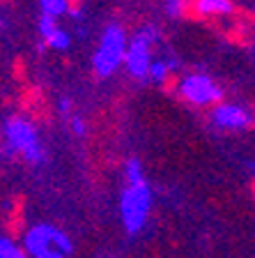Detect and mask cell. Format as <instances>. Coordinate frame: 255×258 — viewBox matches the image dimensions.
I'll use <instances>...</instances> for the list:
<instances>
[{"label": "cell", "mask_w": 255, "mask_h": 258, "mask_svg": "<svg viewBox=\"0 0 255 258\" xmlns=\"http://www.w3.org/2000/svg\"><path fill=\"white\" fill-rule=\"evenodd\" d=\"M124 60H127L129 72H131L133 76L143 79L149 72V44L138 37L136 42H131V48L124 53Z\"/></svg>", "instance_id": "7"}, {"label": "cell", "mask_w": 255, "mask_h": 258, "mask_svg": "<svg viewBox=\"0 0 255 258\" xmlns=\"http://www.w3.org/2000/svg\"><path fill=\"white\" fill-rule=\"evenodd\" d=\"M35 258H64V253L60 249H44L42 253H37Z\"/></svg>", "instance_id": "16"}, {"label": "cell", "mask_w": 255, "mask_h": 258, "mask_svg": "<svg viewBox=\"0 0 255 258\" xmlns=\"http://www.w3.org/2000/svg\"><path fill=\"white\" fill-rule=\"evenodd\" d=\"M44 42H46V46H51V48H60V51L69 46V37H67V32H62L60 28H58L55 32H51L48 37H44Z\"/></svg>", "instance_id": "11"}, {"label": "cell", "mask_w": 255, "mask_h": 258, "mask_svg": "<svg viewBox=\"0 0 255 258\" xmlns=\"http://www.w3.org/2000/svg\"><path fill=\"white\" fill-rule=\"evenodd\" d=\"M198 7L209 21H216L218 16H225L234 10V3L232 0H198Z\"/></svg>", "instance_id": "8"}, {"label": "cell", "mask_w": 255, "mask_h": 258, "mask_svg": "<svg viewBox=\"0 0 255 258\" xmlns=\"http://www.w3.org/2000/svg\"><path fill=\"white\" fill-rule=\"evenodd\" d=\"M23 244H26V251L30 253L32 258L37 256V253H42L44 249H60L64 256L71 253V249H74L69 237L48 224L30 228V231L26 233V237H23Z\"/></svg>", "instance_id": "4"}, {"label": "cell", "mask_w": 255, "mask_h": 258, "mask_svg": "<svg viewBox=\"0 0 255 258\" xmlns=\"http://www.w3.org/2000/svg\"><path fill=\"white\" fill-rule=\"evenodd\" d=\"M64 3V12H69L71 16H80L83 12V0H62Z\"/></svg>", "instance_id": "15"}, {"label": "cell", "mask_w": 255, "mask_h": 258, "mask_svg": "<svg viewBox=\"0 0 255 258\" xmlns=\"http://www.w3.org/2000/svg\"><path fill=\"white\" fill-rule=\"evenodd\" d=\"M69 108H71V102H69V99H67V97H64L62 102H60V111H62V113H67V111H69Z\"/></svg>", "instance_id": "18"}, {"label": "cell", "mask_w": 255, "mask_h": 258, "mask_svg": "<svg viewBox=\"0 0 255 258\" xmlns=\"http://www.w3.org/2000/svg\"><path fill=\"white\" fill-rule=\"evenodd\" d=\"M214 122L223 129H244L250 124V115L237 104H221L214 111Z\"/></svg>", "instance_id": "6"}, {"label": "cell", "mask_w": 255, "mask_h": 258, "mask_svg": "<svg viewBox=\"0 0 255 258\" xmlns=\"http://www.w3.org/2000/svg\"><path fill=\"white\" fill-rule=\"evenodd\" d=\"M180 92L184 99H189L191 104H198V106L214 104L223 97V90H221L209 76H202V74H193V76L182 79Z\"/></svg>", "instance_id": "5"}, {"label": "cell", "mask_w": 255, "mask_h": 258, "mask_svg": "<svg viewBox=\"0 0 255 258\" xmlns=\"http://www.w3.org/2000/svg\"><path fill=\"white\" fill-rule=\"evenodd\" d=\"M127 180L129 184H136V182H145V175H143V166L140 161L133 157V159L127 161Z\"/></svg>", "instance_id": "10"}, {"label": "cell", "mask_w": 255, "mask_h": 258, "mask_svg": "<svg viewBox=\"0 0 255 258\" xmlns=\"http://www.w3.org/2000/svg\"><path fill=\"white\" fill-rule=\"evenodd\" d=\"M127 53V37L120 26H111L101 39V46L95 55V72L99 76H108L117 70V64L124 60Z\"/></svg>", "instance_id": "3"}, {"label": "cell", "mask_w": 255, "mask_h": 258, "mask_svg": "<svg viewBox=\"0 0 255 258\" xmlns=\"http://www.w3.org/2000/svg\"><path fill=\"white\" fill-rule=\"evenodd\" d=\"M170 72H173V70H170V67H168V62H154V64H149V72H147V74L152 76V79H154V81H159V83H163V81H165V76H168Z\"/></svg>", "instance_id": "13"}, {"label": "cell", "mask_w": 255, "mask_h": 258, "mask_svg": "<svg viewBox=\"0 0 255 258\" xmlns=\"http://www.w3.org/2000/svg\"><path fill=\"white\" fill-rule=\"evenodd\" d=\"M42 10L46 12V14L58 16V14L64 12V3L62 0H42Z\"/></svg>", "instance_id": "14"}, {"label": "cell", "mask_w": 255, "mask_h": 258, "mask_svg": "<svg viewBox=\"0 0 255 258\" xmlns=\"http://www.w3.org/2000/svg\"><path fill=\"white\" fill-rule=\"evenodd\" d=\"M149 187L147 182H136V184H129L127 189L122 191V201H120V208H122V219L127 231L131 233H138L140 228L145 226L147 221V212H149Z\"/></svg>", "instance_id": "1"}, {"label": "cell", "mask_w": 255, "mask_h": 258, "mask_svg": "<svg viewBox=\"0 0 255 258\" xmlns=\"http://www.w3.org/2000/svg\"><path fill=\"white\" fill-rule=\"evenodd\" d=\"M0 258H28V251L19 249L14 242L0 237Z\"/></svg>", "instance_id": "9"}, {"label": "cell", "mask_w": 255, "mask_h": 258, "mask_svg": "<svg viewBox=\"0 0 255 258\" xmlns=\"http://www.w3.org/2000/svg\"><path fill=\"white\" fill-rule=\"evenodd\" d=\"M71 129H74L78 136H83L85 134V122L80 118H74V120H71Z\"/></svg>", "instance_id": "17"}, {"label": "cell", "mask_w": 255, "mask_h": 258, "mask_svg": "<svg viewBox=\"0 0 255 258\" xmlns=\"http://www.w3.org/2000/svg\"><path fill=\"white\" fill-rule=\"evenodd\" d=\"M55 19H58V16L46 14V12L42 14V19H39V32H42V37H48L51 32L58 30V23H55Z\"/></svg>", "instance_id": "12"}, {"label": "cell", "mask_w": 255, "mask_h": 258, "mask_svg": "<svg viewBox=\"0 0 255 258\" xmlns=\"http://www.w3.org/2000/svg\"><path fill=\"white\" fill-rule=\"evenodd\" d=\"M5 136H7V143H10L12 150L21 152L28 161L39 164V161L44 159L42 145H39V141H37V132H35V127H32L28 120L10 118L5 124Z\"/></svg>", "instance_id": "2"}, {"label": "cell", "mask_w": 255, "mask_h": 258, "mask_svg": "<svg viewBox=\"0 0 255 258\" xmlns=\"http://www.w3.org/2000/svg\"><path fill=\"white\" fill-rule=\"evenodd\" d=\"M0 3H3V0H0Z\"/></svg>", "instance_id": "19"}]
</instances>
